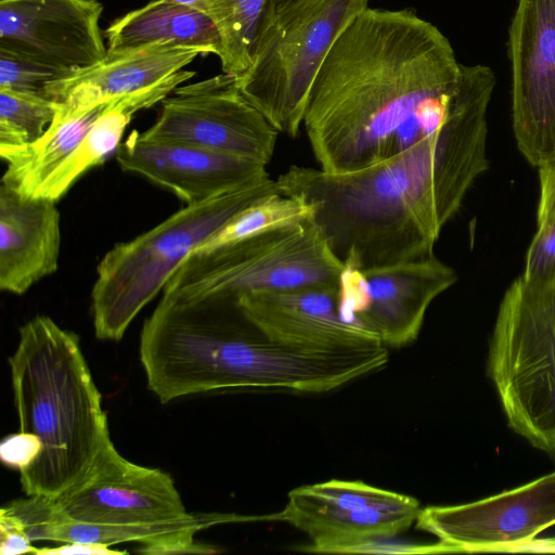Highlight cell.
Here are the masks:
<instances>
[{
  "mask_svg": "<svg viewBox=\"0 0 555 555\" xmlns=\"http://www.w3.org/2000/svg\"><path fill=\"white\" fill-rule=\"evenodd\" d=\"M278 192L276 180L267 175L237 190L185 205L150 231L116 244L99 262L91 289L95 336L120 340L189 255L250 203Z\"/></svg>",
  "mask_w": 555,
  "mask_h": 555,
  "instance_id": "5b68a950",
  "label": "cell"
},
{
  "mask_svg": "<svg viewBox=\"0 0 555 555\" xmlns=\"http://www.w3.org/2000/svg\"><path fill=\"white\" fill-rule=\"evenodd\" d=\"M9 364L20 430L41 442L37 459L20 472L23 491L55 499L83 477L111 439L101 395L79 337L47 315L21 326Z\"/></svg>",
  "mask_w": 555,
  "mask_h": 555,
  "instance_id": "277c9868",
  "label": "cell"
},
{
  "mask_svg": "<svg viewBox=\"0 0 555 555\" xmlns=\"http://www.w3.org/2000/svg\"><path fill=\"white\" fill-rule=\"evenodd\" d=\"M488 375L509 427L555 459V279L519 275L499 306Z\"/></svg>",
  "mask_w": 555,
  "mask_h": 555,
  "instance_id": "8992f818",
  "label": "cell"
},
{
  "mask_svg": "<svg viewBox=\"0 0 555 555\" xmlns=\"http://www.w3.org/2000/svg\"><path fill=\"white\" fill-rule=\"evenodd\" d=\"M490 101L465 105L437 132L361 170L291 166L276 180L280 193L315 207L314 221L346 268L431 255L443 227L489 168Z\"/></svg>",
  "mask_w": 555,
  "mask_h": 555,
  "instance_id": "7a4b0ae2",
  "label": "cell"
},
{
  "mask_svg": "<svg viewBox=\"0 0 555 555\" xmlns=\"http://www.w3.org/2000/svg\"><path fill=\"white\" fill-rule=\"evenodd\" d=\"M511 553H555V537L533 539L528 542H524L514 545L507 550Z\"/></svg>",
  "mask_w": 555,
  "mask_h": 555,
  "instance_id": "1f68e13d",
  "label": "cell"
},
{
  "mask_svg": "<svg viewBox=\"0 0 555 555\" xmlns=\"http://www.w3.org/2000/svg\"><path fill=\"white\" fill-rule=\"evenodd\" d=\"M36 555H122L124 551L111 550L109 546L99 543L66 542L56 547L36 548Z\"/></svg>",
  "mask_w": 555,
  "mask_h": 555,
  "instance_id": "4dcf8cb0",
  "label": "cell"
},
{
  "mask_svg": "<svg viewBox=\"0 0 555 555\" xmlns=\"http://www.w3.org/2000/svg\"><path fill=\"white\" fill-rule=\"evenodd\" d=\"M314 212L315 207L302 198L280 192L267 194L234 215L194 251H207L271 229L314 219Z\"/></svg>",
  "mask_w": 555,
  "mask_h": 555,
  "instance_id": "cb8c5ba5",
  "label": "cell"
},
{
  "mask_svg": "<svg viewBox=\"0 0 555 555\" xmlns=\"http://www.w3.org/2000/svg\"><path fill=\"white\" fill-rule=\"evenodd\" d=\"M385 345L304 350L263 336L235 296H162L144 321L140 360L149 389L162 403L234 388L325 392L382 370Z\"/></svg>",
  "mask_w": 555,
  "mask_h": 555,
  "instance_id": "3957f363",
  "label": "cell"
},
{
  "mask_svg": "<svg viewBox=\"0 0 555 555\" xmlns=\"http://www.w3.org/2000/svg\"><path fill=\"white\" fill-rule=\"evenodd\" d=\"M11 512L21 520L31 541L86 542L107 546L138 542L141 544L138 552L149 555L216 553V548L194 542L198 530L223 522L256 520V516L212 513L164 525L87 524L62 516L55 509L53 499L39 495L15 500Z\"/></svg>",
  "mask_w": 555,
  "mask_h": 555,
  "instance_id": "d6986e66",
  "label": "cell"
},
{
  "mask_svg": "<svg viewBox=\"0 0 555 555\" xmlns=\"http://www.w3.org/2000/svg\"><path fill=\"white\" fill-rule=\"evenodd\" d=\"M512 127L524 158L555 164V0H517L508 29Z\"/></svg>",
  "mask_w": 555,
  "mask_h": 555,
  "instance_id": "4fadbf2b",
  "label": "cell"
},
{
  "mask_svg": "<svg viewBox=\"0 0 555 555\" xmlns=\"http://www.w3.org/2000/svg\"><path fill=\"white\" fill-rule=\"evenodd\" d=\"M61 216L55 202L0 186V289L22 295L56 272Z\"/></svg>",
  "mask_w": 555,
  "mask_h": 555,
  "instance_id": "44dd1931",
  "label": "cell"
},
{
  "mask_svg": "<svg viewBox=\"0 0 555 555\" xmlns=\"http://www.w3.org/2000/svg\"><path fill=\"white\" fill-rule=\"evenodd\" d=\"M457 281L435 254L365 270L344 268L343 319L375 335L386 347L416 339L430 304Z\"/></svg>",
  "mask_w": 555,
  "mask_h": 555,
  "instance_id": "7c38bea8",
  "label": "cell"
},
{
  "mask_svg": "<svg viewBox=\"0 0 555 555\" xmlns=\"http://www.w3.org/2000/svg\"><path fill=\"white\" fill-rule=\"evenodd\" d=\"M201 54V48L173 43L107 52L101 62L48 82L44 92L63 109H82L153 87Z\"/></svg>",
  "mask_w": 555,
  "mask_h": 555,
  "instance_id": "ffe728a7",
  "label": "cell"
},
{
  "mask_svg": "<svg viewBox=\"0 0 555 555\" xmlns=\"http://www.w3.org/2000/svg\"><path fill=\"white\" fill-rule=\"evenodd\" d=\"M40 450L41 442L37 436L20 430L2 440L0 457L8 466L22 472L37 459Z\"/></svg>",
  "mask_w": 555,
  "mask_h": 555,
  "instance_id": "83f0119b",
  "label": "cell"
},
{
  "mask_svg": "<svg viewBox=\"0 0 555 555\" xmlns=\"http://www.w3.org/2000/svg\"><path fill=\"white\" fill-rule=\"evenodd\" d=\"M56 111L57 103L47 96L0 89V146H21L38 140Z\"/></svg>",
  "mask_w": 555,
  "mask_h": 555,
  "instance_id": "d4e9b609",
  "label": "cell"
},
{
  "mask_svg": "<svg viewBox=\"0 0 555 555\" xmlns=\"http://www.w3.org/2000/svg\"><path fill=\"white\" fill-rule=\"evenodd\" d=\"M107 52L153 43L197 47L205 54H221V39L212 20L203 12L168 0H153L116 18L105 30Z\"/></svg>",
  "mask_w": 555,
  "mask_h": 555,
  "instance_id": "7402d4cb",
  "label": "cell"
},
{
  "mask_svg": "<svg viewBox=\"0 0 555 555\" xmlns=\"http://www.w3.org/2000/svg\"><path fill=\"white\" fill-rule=\"evenodd\" d=\"M189 78L188 72L180 70L153 87L82 109L57 105L38 140L0 146L7 164L1 184L24 196L56 203L88 170L116 154L135 113L162 102Z\"/></svg>",
  "mask_w": 555,
  "mask_h": 555,
  "instance_id": "9c48e42d",
  "label": "cell"
},
{
  "mask_svg": "<svg viewBox=\"0 0 555 555\" xmlns=\"http://www.w3.org/2000/svg\"><path fill=\"white\" fill-rule=\"evenodd\" d=\"M339 285L258 291L235 298L245 318L263 336L285 346L341 350L380 345L375 335L343 319Z\"/></svg>",
  "mask_w": 555,
  "mask_h": 555,
  "instance_id": "e0dca14e",
  "label": "cell"
},
{
  "mask_svg": "<svg viewBox=\"0 0 555 555\" xmlns=\"http://www.w3.org/2000/svg\"><path fill=\"white\" fill-rule=\"evenodd\" d=\"M555 525V472L513 490L460 505L422 508L416 527L447 553L507 552Z\"/></svg>",
  "mask_w": 555,
  "mask_h": 555,
  "instance_id": "9a60e30c",
  "label": "cell"
},
{
  "mask_svg": "<svg viewBox=\"0 0 555 555\" xmlns=\"http://www.w3.org/2000/svg\"><path fill=\"white\" fill-rule=\"evenodd\" d=\"M421 509L413 496L363 481L333 479L293 489L283 509L268 515V520L305 532L310 543L301 551L350 554L364 541L408 530Z\"/></svg>",
  "mask_w": 555,
  "mask_h": 555,
  "instance_id": "30bf717a",
  "label": "cell"
},
{
  "mask_svg": "<svg viewBox=\"0 0 555 555\" xmlns=\"http://www.w3.org/2000/svg\"><path fill=\"white\" fill-rule=\"evenodd\" d=\"M209 17L221 39V68L241 74L251 64L258 41L276 11L275 0H208Z\"/></svg>",
  "mask_w": 555,
  "mask_h": 555,
  "instance_id": "603a6c76",
  "label": "cell"
},
{
  "mask_svg": "<svg viewBox=\"0 0 555 555\" xmlns=\"http://www.w3.org/2000/svg\"><path fill=\"white\" fill-rule=\"evenodd\" d=\"M53 504L66 518L96 525H164L193 516L169 474L126 460L112 439L83 477Z\"/></svg>",
  "mask_w": 555,
  "mask_h": 555,
  "instance_id": "5bb4252c",
  "label": "cell"
},
{
  "mask_svg": "<svg viewBox=\"0 0 555 555\" xmlns=\"http://www.w3.org/2000/svg\"><path fill=\"white\" fill-rule=\"evenodd\" d=\"M31 542L21 520L2 507L0 511V554H35L37 547L33 546Z\"/></svg>",
  "mask_w": 555,
  "mask_h": 555,
  "instance_id": "f1b7e54d",
  "label": "cell"
},
{
  "mask_svg": "<svg viewBox=\"0 0 555 555\" xmlns=\"http://www.w3.org/2000/svg\"><path fill=\"white\" fill-rule=\"evenodd\" d=\"M141 137L241 156L267 165L279 132L244 96L236 76L219 74L180 85Z\"/></svg>",
  "mask_w": 555,
  "mask_h": 555,
  "instance_id": "8fae6325",
  "label": "cell"
},
{
  "mask_svg": "<svg viewBox=\"0 0 555 555\" xmlns=\"http://www.w3.org/2000/svg\"><path fill=\"white\" fill-rule=\"evenodd\" d=\"M345 266L314 219L189 255L163 289L164 297L238 296L258 291L339 284Z\"/></svg>",
  "mask_w": 555,
  "mask_h": 555,
  "instance_id": "ba28073f",
  "label": "cell"
},
{
  "mask_svg": "<svg viewBox=\"0 0 555 555\" xmlns=\"http://www.w3.org/2000/svg\"><path fill=\"white\" fill-rule=\"evenodd\" d=\"M68 74L72 73L61 72L28 57L0 50V89L47 96V83Z\"/></svg>",
  "mask_w": 555,
  "mask_h": 555,
  "instance_id": "484cf974",
  "label": "cell"
},
{
  "mask_svg": "<svg viewBox=\"0 0 555 555\" xmlns=\"http://www.w3.org/2000/svg\"><path fill=\"white\" fill-rule=\"evenodd\" d=\"M369 0H291L279 7L248 69L236 77L278 131L296 137L313 81L332 47Z\"/></svg>",
  "mask_w": 555,
  "mask_h": 555,
  "instance_id": "52a82bcc",
  "label": "cell"
},
{
  "mask_svg": "<svg viewBox=\"0 0 555 555\" xmlns=\"http://www.w3.org/2000/svg\"><path fill=\"white\" fill-rule=\"evenodd\" d=\"M521 276L530 282L555 279V223L538 227L526 254Z\"/></svg>",
  "mask_w": 555,
  "mask_h": 555,
  "instance_id": "4316f807",
  "label": "cell"
},
{
  "mask_svg": "<svg viewBox=\"0 0 555 555\" xmlns=\"http://www.w3.org/2000/svg\"><path fill=\"white\" fill-rule=\"evenodd\" d=\"M493 70L457 61L449 39L411 9H365L332 47L304 126L320 168L373 166L430 135L465 105L492 98Z\"/></svg>",
  "mask_w": 555,
  "mask_h": 555,
  "instance_id": "6da1fadb",
  "label": "cell"
},
{
  "mask_svg": "<svg viewBox=\"0 0 555 555\" xmlns=\"http://www.w3.org/2000/svg\"><path fill=\"white\" fill-rule=\"evenodd\" d=\"M99 0H1L0 50L65 73L92 66L107 53Z\"/></svg>",
  "mask_w": 555,
  "mask_h": 555,
  "instance_id": "2e32d148",
  "label": "cell"
},
{
  "mask_svg": "<svg viewBox=\"0 0 555 555\" xmlns=\"http://www.w3.org/2000/svg\"><path fill=\"white\" fill-rule=\"evenodd\" d=\"M116 159L122 170L168 190L186 205L237 190L269 175L254 159L167 141H151L133 130L120 143Z\"/></svg>",
  "mask_w": 555,
  "mask_h": 555,
  "instance_id": "ac0fdd59",
  "label": "cell"
},
{
  "mask_svg": "<svg viewBox=\"0 0 555 555\" xmlns=\"http://www.w3.org/2000/svg\"><path fill=\"white\" fill-rule=\"evenodd\" d=\"M540 198L537 210L539 225L555 223V164L538 169Z\"/></svg>",
  "mask_w": 555,
  "mask_h": 555,
  "instance_id": "f546056e",
  "label": "cell"
},
{
  "mask_svg": "<svg viewBox=\"0 0 555 555\" xmlns=\"http://www.w3.org/2000/svg\"><path fill=\"white\" fill-rule=\"evenodd\" d=\"M276 1V9L283 4H285L286 2L291 1V0H275Z\"/></svg>",
  "mask_w": 555,
  "mask_h": 555,
  "instance_id": "d6a6232c",
  "label": "cell"
}]
</instances>
